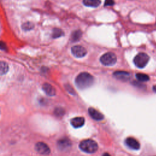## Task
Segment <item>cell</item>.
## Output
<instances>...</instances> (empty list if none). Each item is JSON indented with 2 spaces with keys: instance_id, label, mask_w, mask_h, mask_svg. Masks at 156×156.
I'll return each instance as SVG.
<instances>
[{
  "instance_id": "6da1fadb",
  "label": "cell",
  "mask_w": 156,
  "mask_h": 156,
  "mask_svg": "<svg viewBox=\"0 0 156 156\" xmlns=\"http://www.w3.org/2000/svg\"><path fill=\"white\" fill-rule=\"evenodd\" d=\"M75 82L77 87L83 90L91 87L94 82V77L88 73L83 72L80 73L76 78Z\"/></svg>"
},
{
  "instance_id": "7a4b0ae2",
  "label": "cell",
  "mask_w": 156,
  "mask_h": 156,
  "mask_svg": "<svg viewBox=\"0 0 156 156\" xmlns=\"http://www.w3.org/2000/svg\"><path fill=\"white\" fill-rule=\"evenodd\" d=\"M80 149L85 152L91 154L95 152L98 148L96 142L91 139L82 141L79 144Z\"/></svg>"
},
{
  "instance_id": "3957f363",
  "label": "cell",
  "mask_w": 156,
  "mask_h": 156,
  "mask_svg": "<svg viewBox=\"0 0 156 156\" xmlns=\"http://www.w3.org/2000/svg\"><path fill=\"white\" fill-rule=\"evenodd\" d=\"M149 60V57L147 54L144 52H140L134 57L133 63L136 67L143 68L146 66Z\"/></svg>"
},
{
  "instance_id": "277c9868",
  "label": "cell",
  "mask_w": 156,
  "mask_h": 156,
  "mask_svg": "<svg viewBox=\"0 0 156 156\" xmlns=\"http://www.w3.org/2000/svg\"><path fill=\"white\" fill-rule=\"evenodd\" d=\"M116 55L113 52H107L100 58V62L105 66H112L116 62Z\"/></svg>"
},
{
  "instance_id": "5b68a950",
  "label": "cell",
  "mask_w": 156,
  "mask_h": 156,
  "mask_svg": "<svg viewBox=\"0 0 156 156\" xmlns=\"http://www.w3.org/2000/svg\"><path fill=\"white\" fill-rule=\"evenodd\" d=\"M71 52L73 55L77 58H81L84 57L87 54L86 49L80 45L74 46L71 48Z\"/></svg>"
},
{
  "instance_id": "8992f818",
  "label": "cell",
  "mask_w": 156,
  "mask_h": 156,
  "mask_svg": "<svg viewBox=\"0 0 156 156\" xmlns=\"http://www.w3.org/2000/svg\"><path fill=\"white\" fill-rule=\"evenodd\" d=\"M35 150L40 154L48 155L50 153V149L48 146L43 142H38L35 145Z\"/></svg>"
},
{
  "instance_id": "52a82bcc",
  "label": "cell",
  "mask_w": 156,
  "mask_h": 156,
  "mask_svg": "<svg viewBox=\"0 0 156 156\" xmlns=\"http://www.w3.org/2000/svg\"><path fill=\"white\" fill-rule=\"evenodd\" d=\"M113 76L118 80L122 81H127L130 78V74L126 71H117L113 73Z\"/></svg>"
},
{
  "instance_id": "ba28073f",
  "label": "cell",
  "mask_w": 156,
  "mask_h": 156,
  "mask_svg": "<svg viewBox=\"0 0 156 156\" xmlns=\"http://www.w3.org/2000/svg\"><path fill=\"white\" fill-rule=\"evenodd\" d=\"M71 142L68 138H62L57 142V146L62 151H66L70 148Z\"/></svg>"
},
{
  "instance_id": "9c48e42d",
  "label": "cell",
  "mask_w": 156,
  "mask_h": 156,
  "mask_svg": "<svg viewBox=\"0 0 156 156\" xmlns=\"http://www.w3.org/2000/svg\"><path fill=\"white\" fill-rule=\"evenodd\" d=\"M88 113L93 119L96 121H100L104 118V115L101 112L92 107L88 108Z\"/></svg>"
},
{
  "instance_id": "30bf717a",
  "label": "cell",
  "mask_w": 156,
  "mask_h": 156,
  "mask_svg": "<svg viewBox=\"0 0 156 156\" xmlns=\"http://www.w3.org/2000/svg\"><path fill=\"white\" fill-rule=\"evenodd\" d=\"M126 143L129 147L133 149L137 150L140 149V144L139 142L135 138L132 137H129L126 138Z\"/></svg>"
},
{
  "instance_id": "8fae6325",
  "label": "cell",
  "mask_w": 156,
  "mask_h": 156,
  "mask_svg": "<svg viewBox=\"0 0 156 156\" xmlns=\"http://www.w3.org/2000/svg\"><path fill=\"white\" fill-rule=\"evenodd\" d=\"M70 122L74 128H79L84 124L85 119L83 117H76L71 119Z\"/></svg>"
},
{
  "instance_id": "7c38bea8",
  "label": "cell",
  "mask_w": 156,
  "mask_h": 156,
  "mask_svg": "<svg viewBox=\"0 0 156 156\" xmlns=\"http://www.w3.org/2000/svg\"><path fill=\"white\" fill-rule=\"evenodd\" d=\"M43 90L45 92L46 94L50 96H53L55 94V88L49 83H44L43 85Z\"/></svg>"
},
{
  "instance_id": "4fadbf2b",
  "label": "cell",
  "mask_w": 156,
  "mask_h": 156,
  "mask_svg": "<svg viewBox=\"0 0 156 156\" xmlns=\"http://www.w3.org/2000/svg\"><path fill=\"white\" fill-rule=\"evenodd\" d=\"M83 3L87 7H97L100 5L101 0H83Z\"/></svg>"
},
{
  "instance_id": "5bb4252c",
  "label": "cell",
  "mask_w": 156,
  "mask_h": 156,
  "mask_svg": "<svg viewBox=\"0 0 156 156\" xmlns=\"http://www.w3.org/2000/svg\"><path fill=\"white\" fill-rule=\"evenodd\" d=\"M82 31L80 30H76L75 31H74L72 34H71V40L72 41H79L81 37H82Z\"/></svg>"
},
{
  "instance_id": "9a60e30c",
  "label": "cell",
  "mask_w": 156,
  "mask_h": 156,
  "mask_svg": "<svg viewBox=\"0 0 156 156\" xmlns=\"http://www.w3.org/2000/svg\"><path fill=\"white\" fill-rule=\"evenodd\" d=\"M9 70L8 64L3 61H0V75H4L7 73Z\"/></svg>"
},
{
  "instance_id": "2e32d148",
  "label": "cell",
  "mask_w": 156,
  "mask_h": 156,
  "mask_svg": "<svg viewBox=\"0 0 156 156\" xmlns=\"http://www.w3.org/2000/svg\"><path fill=\"white\" fill-rule=\"evenodd\" d=\"M136 77L138 80L141 82H146L149 80V77L147 74L143 73H137L136 74Z\"/></svg>"
},
{
  "instance_id": "e0dca14e",
  "label": "cell",
  "mask_w": 156,
  "mask_h": 156,
  "mask_svg": "<svg viewBox=\"0 0 156 156\" xmlns=\"http://www.w3.org/2000/svg\"><path fill=\"white\" fill-rule=\"evenodd\" d=\"M63 35H64V33H63V30H61L60 29H58V28L54 29L53 32H52V38H57L63 36Z\"/></svg>"
},
{
  "instance_id": "ac0fdd59",
  "label": "cell",
  "mask_w": 156,
  "mask_h": 156,
  "mask_svg": "<svg viewBox=\"0 0 156 156\" xmlns=\"http://www.w3.org/2000/svg\"><path fill=\"white\" fill-rule=\"evenodd\" d=\"M33 27H34V25L32 23L29 22L24 24L23 26V28L24 29V30H30L31 29L33 28Z\"/></svg>"
},
{
  "instance_id": "d6986e66",
  "label": "cell",
  "mask_w": 156,
  "mask_h": 156,
  "mask_svg": "<svg viewBox=\"0 0 156 156\" xmlns=\"http://www.w3.org/2000/svg\"><path fill=\"white\" fill-rule=\"evenodd\" d=\"M55 115H57L58 116H61L63 115L64 110H63V109H62L61 108H57L55 110Z\"/></svg>"
},
{
  "instance_id": "ffe728a7",
  "label": "cell",
  "mask_w": 156,
  "mask_h": 156,
  "mask_svg": "<svg viewBox=\"0 0 156 156\" xmlns=\"http://www.w3.org/2000/svg\"><path fill=\"white\" fill-rule=\"evenodd\" d=\"M115 2L113 0H105L104 6H112L113 5Z\"/></svg>"
},
{
  "instance_id": "44dd1931",
  "label": "cell",
  "mask_w": 156,
  "mask_h": 156,
  "mask_svg": "<svg viewBox=\"0 0 156 156\" xmlns=\"http://www.w3.org/2000/svg\"><path fill=\"white\" fill-rule=\"evenodd\" d=\"M6 49H7V46L5 43L2 41H0V49L6 50Z\"/></svg>"
},
{
  "instance_id": "7402d4cb",
  "label": "cell",
  "mask_w": 156,
  "mask_h": 156,
  "mask_svg": "<svg viewBox=\"0 0 156 156\" xmlns=\"http://www.w3.org/2000/svg\"><path fill=\"white\" fill-rule=\"evenodd\" d=\"M102 156H110V155L108 154V153H104V154L102 155Z\"/></svg>"
},
{
  "instance_id": "603a6c76",
  "label": "cell",
  "mask_w": 156,
  "mask_h": 156,
  "mask_svg": "<svg viewBox=\"0 0 156 156\" xmlns=\"http://www.w3.org/2000/svg\"><path fill=\"white\" fill-rule=\"evenodd\" d=\"M153 90L156 92V85H155V86L153 87Z\"/></svg>"
}]
</instances>
